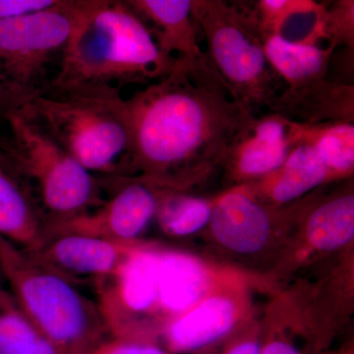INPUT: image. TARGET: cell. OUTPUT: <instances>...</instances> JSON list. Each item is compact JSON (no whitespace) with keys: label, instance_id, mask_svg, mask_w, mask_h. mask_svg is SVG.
<instances>
[{"label":"cell","instance_id":"obj_1","mask_svg":"<svg viewBox=\"0 0 354 354\" xmlns=\"http://www.w3.org/2000/svg\"><path fill=\"white\" fill-rule=\"evenodd\" d=\"M127 176L192 191L221 169L228 148L256 114L237 101L206 55L177 59L169 75L125 99Z\"/></svg>","mask_w":354,"mask_h":354},{"label":"cell","instance_id":"obj_2","mask_svg":"<svg viewBox=\"0 0 354 354\" xmlns=\"http://www.w3.org/2000/svg\"><path fill=\"white\" fill-rule=\"evenodd\" d=\"M176 62L127 1L78 0L75 28L48 90L144 87L169 75Z\"/></svg>","mask_w":354,"mask_h":354},{"label":"cell","instance_id":"obj_3","mask_svg":"<svg viewBox=\"0 0 354 354\" xmlns=\"http://www.w3.org/2000/svg\"><path fill=\"white\" fill-rule=\"evenodd\" d=\"M17 109L91 174L127 176L131 132L118 88H50Z\"/></svg>","mask_w":354,"mask_h":354},{"label":"cell","instance_id":"obj_4","mask_svg":"<svg viewBox=\"0 0 354 354\" xmlns=\"http://www.w3.org/2000/svg\"><path fill=\"white\" fill-rule=\"evenodd\" d=\"M0 269L25 315L64 354H95L111 339L97 302L0 236Z\"/></svg>","mask_w":354,"mask_h":354},{"label":"cell","instance_id":"obj_5","mask_svg":"<svg viewBox=\"0 0 354 354\" xmlns=\"http://www.w3.org/2000/svg\"><path fill=\"white\" fill-rule=\"evenodd\" d=\"M7 134L0 160L23 183L46 227L72 220L104 202L101 178L91 174L17 109L4 111Z\"/></svg>","mask_w":354,"mask_h":354},{"label":"cell","instance_id":"obj_6","mask_svg":"<svg viewBox=\"0 0 354 354\" xmlns=\"http://www.w3.org/2000/svg\"><path fill=\"white\" fill-rule=\"evenodd\" d=\"M193 21L206 41L209 64L242 106L270 113L286 88L272 69L252 8L223 0H192Z\"/></svg>","mask_w":354,"mask_h":354},{"label":"cell","instance_id":"obj_7","mask_svg":"<svg viewBox=\"0 0 354 354\" xmlns=\"http://www.w3.org/2000/svg\"><path fill=\"white\" fill-rule=\"evenodd\" d=\"M78 16V0L0 22L1 113L50 88Z\"/></svg>","mask_w":354,"mask_h":354},{"label":"cell","instance_id":"obj_8","mask_svg":"<svg viewBox=\"0 0 354 354\" xmlns=\"http://www.w3.org/2000/svg\"><path fill=\"white\" fill-rule=\"evenodd\" d=\"M299 201L274 208L261 201L248 186H232L216 194L208 227L204 230L216 248L239 259L267 257L276 267L290 242Z\"/></svg>","mask_w":354,"mask_h":354},{"label":"cell","instance_id":"obj_9","mask_svg":"<svg viewBox=\"0 0 354 354\" xmlns=\"http://www.w3.org/2000/svg\"><path fill=\"white\" fill-rule=\"evenodd\" d=\"M259 281L232 268L192 308L169 324L160 346L172 354H194L232 334L256 315L251 288Z\"/></svg>","mask_w":354,"mask_h":354},{"label":"cell","instance_id":"obj_10","mask_svg":"<svg viewBox=\"0 0 354 354\" xmlns=\"http://www.w3.org/2000/svg\"><path fill=\"white\" fill-rule=\"evenodd\" d=\"M335 185L327 192L322 186L300 200L292 234L277 269H295L319 257L353 251V178Z\"/></svg>","mask_w":354,"mask_h":354},{"label":"cell","instance_id":"obj_11","mask_svg":"<svg viewBox=\"0 0 354 354\" xmlns=\"http://www.w3.org/2000/svg\"><path fill=\"white\" fill-rule=\"evenodd\" d=\"M109 193L97 208L72 220L48 225L46 235L78 234L122 242L144 241L167 189L142 176H102Z\"/></svg>","mask_w":354,"mask_h":354},{"label":"cell","instance_id":"obj_12","mask_svg":"<svg viewBox=\"0 0 354 354\" xmlns=\"http://www.w3.org/2000/svg\"><path fill=\"white\" fill-rule=\"evenodd\" d=\"M232 269L160 244L156 286V342L158 344L169 324L192 308Z\"/></svg>","mask_w":354,"mask_h":354},{"label":"cell","instance_id":"obj_13","mask_svg":"<svg viewBox=\"0 0 354 354\" xmlns=\"http://www.w3.org/2000/svg\"><path fill=\"white\" fill-rule=\"evenodd\" d=\"M144 241L122 242L64 232L46 235L38 248L29 251L74 285L91 281L95 286L115 274Z\"/></svg>","mask_w":354,"mask_h":354},{"label":"cell","instance_id":"obj_14","mask_svg":"<svg viewBox=\"0 0 354 354\" xmlns=\"http://www.w3.org/2000/svg\"><path fill=\"white\" fill-rule=\"evenodd\" d=\"M292 147L288 120L274 113L256 114L239 133L221 162L228 187L269 176L285 162Z\"/></svg>","mask_w":354,"mask_h":354},{"label":"cell","instance_id":"obj_15","mask_svg":"<svg viewBox=\"0 0 354 354\" xmlns=\"http://www.w3.org/2000/svg\"><path fill=\"white\" fill-rule=\"evenodd\" d=\"M290 122L314 125L354 121V87L327 78L285 88L271 111Z\"/></svg>","mask_w":354,"mask_h":354},{"label":"cell","instance_id":"obj_16","mask_svg":"<svg viewBox=\"0 0 354 354\" xmlns=\"http://www.w3.org/2000/svg\"><path fill=\"white\" fill-rule=\"evenodd\" d=\"M330 183L327 167L316 151L307 144L298 143L277 171L245 185L269 206L285 208Z\"/></svg>","mask_w":354,"mask_h":354},{"label":"cell","instance_id":"obj_17","mask_svg":"<svg viewBox=\"0 0 354 354\" xmlns=\"http://www.w3.org/2000/svg\"><path fill=\"white\" fill-rule=\"evenodd\" d=\"M127 3L144 21L165 55L177 59L204 57L191 14L192 0H128Z\"/></svg>","mask_w":354,"mask_h":354},{"label":"cell","instance_id":"obj_18","mask_svg":"<svg viewBox=\"0 0 354 354\" xmlns=\"http://www.w3.org/2000/svg\"><path fill=\"white\" fill-rule=\"evenodd\" d=\"M260 354H323L332 342L309 327L298 315L288 295H279L266 310Z\"/></svg>","mask_w":354,"mask_h":354},{"label":"cell","instance_id":"obj_19","mask_svg":"<svg viewBox=\"0 0 354 354\" xmlns=\"http://www.w3.org/2000/svg\"><path fill=\"white\" fill-rule=\"evenodd\" d=\"M46 234V221L31 195L0 160V236L32 251Z\"/></svg>","mask_w":354,"mask_h":354},{"label":"cell","instance_id":"obj_20","mask_svg":"<svg viewBox=\"0 0 354 354\" xmlns=\"http://www.w3.org/2000/svg\"><path fill=\"white\" fill-rule=\"evenodd\" d=\"M264 48L270 64L286 87L295 88L327 78L335 46L293 41L274 35L264 39Z\"/></svg>","mask_w":354,"mask_h":354},{"label":"cell","instance_id":"obj_21","mask_svg":"<svg viewBox=\"0 0 354 354\" xmlns=\"http://www.w3.org/2000/svg\"><path fill=\"white\" fill-rule=\"evenodd\" d=\"M288 123V135L293 145L311 146L329 172L330 183L346 180L354 172V124L327 122L306 125Z\"/></svg>","mask_w":354,"mask_h":354},{"label":"cell","instance_id":"obj_22","mask_svg":"<svg viewBox=\"0 0 354 354\" xmlns=\"http://www.w3.org/2000/svg\"><path fill=\"white\" fill-rule=\"evenodd\" d=\"M216 196L204 197L192 191L167 189L158 206L155 223L169 239H183L204 232L215 206Z\"/></svg>","mask_w":354,"mask_h":354},{"label":"cell","instance_id":"obj_23","mask_svg":"<svg viewBox=\"0 0 354 354\" xmlns=\"http://www.w3.org/2000/svg\"><path fill=\"white\" fill-rule=\"evenodd\" d=\"M0 354H64L3 290H0Z\"/></svg>","mask_w":354,"mask_h":354},{"label":"cell","instance_id":"obj_24","mask_svg":"<svg viewBox=\"0 0 354 354\" xmlns=\"http://www.w3.org/2000/svg\"><path fill=\"white\" fill-rule=\"evenodd\" d=\"M324 6L313 0H260L252 9L264 39L274 35L281 36L293 19L321 13Z\"/></svg>","mask_w":354,"mask_h":354},{"label":"cell","instance_id":"obj_25","mask_svg":"<svg viewBox=\"0 0 354 354\" xmlns=\"http://www.w3.org/2000/svg\"><path fill=\"white\" fill-rule=\"evenodd\" d=\"M321 26L325 38L337 46L353 50L354 1L335 0L325 6L321 15Z\"/></svg>","mask_w":354,"mask_h":354},{"label":"cell","instance_id":"obj_26","mask_svg":"<svg viewBox=\"0 0 354 354\" xmlns=\"http://www.w3.org/2000/svg\"><path fill=\"white\" fill-rule=\"evenodd\" d=\"M262 324L257 314L232 334L194 354H260Z\"/></svg>","mask_w":354,"mask_h":354},{"label":"cell","instance_id":"obj_27","mask_svg":"<svg viewBox=\"0 0 354 354\" xmlns=\"http://www.w3.org/2000/svg\"><path fill=\"white\" fill-rule=\"evenodd\" d=\"M58 0H0V22L50 8Z\"/></svg>","mask_w":354,"mask_h":354},{"label":"cell","instance_id":"obj_28","mask_svg":"<svg viewBox=\"0 0 354 354\" xmlns=\"http://www.w3.org/2000/svg\"><path fill=\"white\" fill-rule=\"evenodd\" d=\"M95 354H172L155 342L111 339Z\"/></svg>","mask_w":354,"mask_h":354},{"label":"cell","instance_id":"obj_29","mask_svg":"<svg viewBox=\"0 0 354 354\" xmlns=\"http://www.w3.org/2000/svg\"><path fill=\"white\" fill-rule=\"evenodd\" d=\"M323 354H354L353 339H348L344 344H342L339 348H330Z\"/></svg>","mask_w":354,"mask_h":354},{"label":"cell","instance_id":"obj_30","mask_svg":"<svg viewBox=\"0 0 354 354\" xmlns=\"http://www.w3.org/2000/svg\"><path fill=\"white\" fill-rule=\"evenodd\" d=\"M2 108H1V94H0V114H1Z\"/></svg>","mask_w":354,"mask_h":354}]
</instances>
